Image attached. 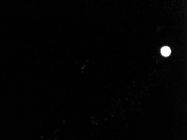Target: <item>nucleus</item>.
I'll return each instance as SVG.
<instances>
[{"instance_id":"nucleus-1","label":"nucleus","mask_w":187,"mask_h":140,"mask_svg":"<svg viewBox=\"0 0 187 140\" xmlns=\"http://www.w3.org/2000/svg\"><path fill=\"white\" fill-rule=\"evenodd\" d=\"M161 52L163 55L167 57L170 55L171 50L168 47H164L161 49Z\"/></svg>"}]
</instances>
